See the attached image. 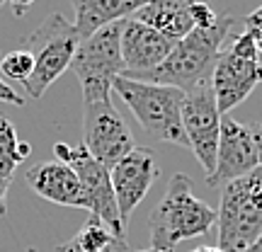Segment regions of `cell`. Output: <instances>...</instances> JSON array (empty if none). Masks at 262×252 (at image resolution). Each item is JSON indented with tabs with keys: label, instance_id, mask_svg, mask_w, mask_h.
<instances>
[{
	"label": "cell",
	"instance_id": "23",
	"mask_svg": "<svg viewBox=\"0 0 262 252\" xmlns=\"http://www.w3.org/2000/svg\"><path fill=\"white\" fill-rule=\"evenodd\" d=\"M0 102H8V104H15V107H22L25 104V97H19L12 87H10L3 78H0Z\"/></svg>",
	"mask_w": 262,
	"mask_h": 252
},
{
	"label": "cell",
	"instance_id": "5",
	"mask_svg": "<svg viewBox=\"0 0 262 252\" xmlns=\"http://www.w3.org/2000/svg\"><path fill=\"white\" fill-rule=\"evenodd\" d=\"M80 37L73 22L54 12L27 37V51L34 58V71L25 83V93L32 100H39L51 85L71 68L73 56L78 51Z\"/></svg>",
	"mask_w": 262,
	"mask_h": 252
},
{
	"label": "cell",
	"instance_id": "1",
	"mask_svg": "<svg viewBox=\"0 0 262 252\" xmlns=\"http://www.w3.org/2000/svg\"><path fill=\"white\" fill-rule=\"evenodd\" d=\"M241 22H243V17L219 15V19L211 27H204V29L194 27L187 37L175 41L170 56L158 68H153L148 73H139V75H124V78L143 80V83H156V85H170V87H178L182 93H187L196 83L211 78L216 58L224 51L228 37L233 34V29Z\"/></svg>",
	"mask_w": 262,
	"mask_h": 252
},
{
	"label": "cell",
	"instance_id": "8",
	"mask_svg": "<svg viewBox=\"0 0 262 252\" xmlns=\"http://www.w3.org/2000/svg\"><path fill=\"white\" fill-rule=\"evenodd\" d=\"M182 129L199 165L209 177L216 165V148H219V131H221V112L216 107L211 78L196 83L185 93L182 100Z\"/></svg>",
	"mask_w": 262,
	"mask_h": 252
},
{
	"label": "cell",
	"instance_id": "28",
	"mask_svg": "<svg viewBox=\"0 0 262 252\" xmlns=\"http://www.w3.org/2000/svg\"><path fill=\"white\" fill-rule=\"evenodd\" d=\"M248 17H250V19H262V5H260L257 10H255V12H250Z\"/></svg>",
	"mask_w": 262,
	"mask_h": 252
},
{
	"label": "cell",
	"instance_id": "15",
	"mask_svg": "<svg viewBox=\"0 0 262 252\" xmlns=\"http://www.w3.org/2000/svg\"><path fill=\"white\" fill-rule=\"evenodd\" d=\"M68 3L73 5L75 12L73 27L83 41L107 25L129 19L148 0H68Z\"/></svg>",
	"mask_w": 262,
	"mask_h": 252
},
{
	"label": "cell",
	"instance_id": "10",
	"mask_svg": "<svg viewBox=\"0 0 262 252\" xmlns=\"http://www.w3.org/2000/svg\"><path fill=\"white\" fill-rule=\"evenodd\" d=\"M112 179V192L117 199L119 216L126 223L129 216L136 211V206L146 199L148 189L158 179V165H156V153L146 146H134L119 163L110 168Z\"/></svg>",
	"mask_w": 262,
	"mask_h": 252
},
{
	"label": "cell",
	"instance_id": "2",
	"mask_svg": "<svg viewBox=\"0 0 262 252\" xmlns=\"http://www.w3.org/2000/svg\"><path fill=\"white\" fill-rule=\"evenodd\" d=\"M216 225V209L196 199L192 192V177L175 172L170 177L165 194L148 216L150 247L172 252L182 240L206 235Z\"/></svg>",
	"mask_w": 262,
	"mask_h": 252
},
{
	"label": "cell",
	"instance_id": "19",
	"mask_svg": "<svg viewBox=\"0 0 262 252\" xmlns=\"http://www.w3.org/2000/svg\"><path fill=\"white\" fill-rule=\"evenodd\" d=\"M34 71V58L27 49H12L5 56L0 58V73L10 78V80H17V83H27L29 75Z\"/></svg>",
	"mask_w": 262,
	"mask_h": 252
},
{
	"label": "cell",
	"instance_id": "18",
	"mask_svg": "<svg viewBox=\"0 0 262 252\" xmlns=\"http://www.w3.org/2000/svg\"><path fill=\"white\" fill-rule=\"evenodd\" d=\"M114 240H117V235H114L100 218L90 216L83 223V228H80L68 243L73 245L78 252H102L104 247H110Z\"/></svg>",
	"mask_w": 262,
	"mask_h": 252
},
{
	"label": "cell",
	"instance_id": "6",
	"mask_svg": "<svg viewBox=\"0 0 262 252\" xmlns=\"http://www.w3.org/2000/svg\"><path fill=\"white\" fill-rule=\"evenodd\" d=\"M122 25L124 19L107 25L78 44L71 68L83 87V104L112 100L114 78L126 73L122 58Z\"/></svg>",
	"mask_w": 262,
	"mask_h": 252
},
{
	"label": "cell",
	"instance_id": "4",
	"mask_svg": "<svg viewBox=\"0 0 262 252\" xmlns=\"http://www.w3.org/2000/svg\"><path fill=\"white\" fill-rule=\"evenodd\" d=\"M216 247L224 252H250L262 238V168L224 185L216 209Z\"/></svg>",
	"mask_w": 262,
	"mask_h": 252
},
{
	"label": "cell",
	"instance_id": "9",
	"mask_svg": "<svg viewBox=\"0 0 262 252\" xmlns=\"http://www.w3.org/2000/svg\"><path fill=\"white\" fill-rule=\"evenodd\" d=\"M83 146L88 153L107 170L136 146L129 126L112 100L83 104Z\"/></svg>",
	"mask_w": 262,
	"mask_h": 252
},
{
	"label": "cell",
	"instance_id": "25",
	"mask_svg": "<svg viewBox=\"0 0 262 252\" xmlns=\"http://www.w3.org/2000/svg\"><path fill=\"white\" fill-rule=\"evenodd\" d=\"M8 3L12 5V12H15V15H25L29 5H34V0H8Z\"/></svg>",
	"mask_w": 262,
	"mask_h": 252
},
{
	"label": "cell",
	"instance_id": "14",
	"mask_svg": "<svg viewBox=\"0 0 262 252\" xmlns=\"http://www.w3.org/2000/svg\"><path fill=\"white\" fill-rule=\"evenodd\" d=\"M27 179L29 189L37 196L47 199L51 204L58 206H71V209H85V194L80 187V179L73 170L68 168L61 160H47V163H37L34 168L27 170Z\"/></svg>",
	"mask_w": 262,
	"mask_h": 252
},
{
	"label": "cell",
	"instance_id": "20",
	"mask_svg": "<svg viewBox=\"0 0 262 252\" xmlns=\"http://www.w3.org/2000/svg\"><path fill=\"white\" fill-rule=\"evenodd\" d=\"M189 12H192V22H194V27H199V29L211 27L216 19H219V15L214 12V8L209 5V0H194Z\"/></svg>",
	"mask_w": 262,
	"mask_h": 252
},
{
	"label": "cell",
	"instance_id": "22",
	"mask_svg": "<svg viewBox=\"0 0 262 252\" xmlns=\"http://www.w3.org/2000/svg\"><path fill=\"white\" fill-rule=\"evenodd\" d=\"M243 25H245V32H250V34H253L255 47H257V54L262 56V19L243 17Z\"/></svg>",
	"mask_w": 262,
	"mask_h": 252
},
{
	"label": "cell",
	"instance_id": "3",
	"mask_svg": "<svg viewBox=\"0 0 262 252\" xmlns=\"http://www.w3.org/2000/svg\"><path fill=\"white\" fill-rule=\"evenodd\" d=\"M112 90L122 97V102L141 124V129L153 141L189 148L182 129V100H185L182 90L170 85L131 80L124 75L114 78Z\"/></svg>",
	"mask_w": 262,
	"mask_h": 252
},
{
	"label": "cell",
	"instance_id": "21",
	"mask_svg": "<svg viewBox=\"0 0 262 252\" xmlns=\"http://www.w3.org/2000/svg\"><path fill=\"white\" fill-rule=\"evenodd\" d=\"M56 252H78V250H75L71 243H63L56 247ZM102 252H131V247H129V243H126V238H117V240H114L110 247H104Z\"/></svg>",
	"mask_w": 262,
	"mask_h": 252
},
{
	"label": "cell",
	"instance_id": "7",
	"mask_svg": "<svg viewBox=\"0 0 262 252\" xmlns=\"http://www.w3.org/2000/svg\"><path fill=\"white\" fill-rule=\"evenodd\" d=\"M54 155H56V160L66 163L78 175L90 216L100 218L117 238H124L126 235V223L122 221L119 209H117L110 170L104 168L102 163H97L88 153V148L83 143L80 146H68V143L58 141V143H54Z\"/></svg>",
	"mask_w": 262,
	"mask_h": 252
},
{
	"label": "cell",
	"instance_id": "24",
	"mask_svg": "<svg viewBox=\"0 0 262 252\" xmlns=\"http://www.w3.org/2000/svg\"><path fill=\"white\" fill-rule=\"evenodd\" d=\"M253 131V143H255V155H257V165L262 168V124H255L250 126Z\"/></svg>",
	"mask_w": 262,
	"mask_h": 252
},
{
	"label": "cell",
	"instance_id": "13",
	"mask_svg": "<svg viewBox=\"0 0 262 252\" xmlns=\"http://www.w3.org/2000/svg\"><path fill=\"white\" fill-rule=\"evenodd\" d=\"M175 47V41L165 39L156 29L146 27L139 19H124L122 25V58H124V75H139L148 73L153 68H158L170 51Z\"/></svg>",
	"mask_w": 262,
	"mask_h": 252
},
{
	"label": "cell",
	"instance_id": "30",
	"mask_svg": "<svg viewBox=\"0 0 262 252\" xmlns=\"http://www.w3.org/2000/svg\"><path fill=\"white\" fill-rule=\"evenodd\" d=\"M5 3H8V0H0V8H3V5H5Z\"/></svg>",
	"mask_w": 262,
	"mask_h": 252
},
{
	"label": "cell",
	"instance_id": "27",
	"mask_svg": "<svg viewBox=\"0 0 262 252\" xmlns=\"http://www.w3.org/2000/svg\"><path fill=\"white\" fill-rule=\"evenodd\" d=\"M194 252H224V250H219L216 245H204V247H196Z\"/></svg>",
	"mask_w": 262,
	"mask_h": 252
},
{
	"label": "cell",
	"instance_id": "29",
	"mask_svg": "<svg viewBox=\"0 0 262 252\" xmlns=\"http://www.w3.org/2000/svg\"><path fill=\"white\" fill-rule=\"evenodd\" d=\"M134 252H160V250H153V247H150V250H134Z\"/></svg>",
	"mask_w": 262,
	"mask_h": 252
},
{
	"label": "cell",
	"instance_id": "17",
	"mask_svg": "<svg viewBox=\"0 0 262 252\" xmlns=\"http://www.w3.org/2000/svg\"><path fill=\"white\" fill-rule=\"evenodd\" d=\"M32 153V146L17 139V129L5 114H0V179L12 182L15 170Z\"/></svg>",
	"mask_w": 262,
	"mask_h": 252
},
{
	"label": "cell",
	"instance_id": "31",
	"mask_svg": "<svg viewBox=\"0 0 262 252\" xmlns=\"http://www.w3.org/2000/svg\"><path fill=\"white\" fill-rule=\"evenodd\" d=\"M27 252H37V250H34V247H29V250Z\"/></svg>",
	"mask_w": 262,
	"mask_h": 252
},
{
	"label": "cell",
	"instance_id": "11",
	"mask_svg": "<svg viewBox=\"0 0 262 252\" xmlns=\"http://www.w3.org/2000/svg\"><path fill=\"white\" fill-rule=\"evenodd\" d=\"M260 168L255 155L253 131L248 124L235 122L233 117H221L219 148H216L214 172L206 177L209 187H224L228 182L250 175Z\"/></svg>",
	"mask_w": 262,
	"mask_h": 252
},
{
	"label": "cell",
	"instance_id": "26",
	"mask_svg": "<svg viewBox=\"0 0 262 252\" xmlns=\"http://www.w3.org/2000/svg\"><path fill=\"white\" fill-rule=\"evenodd\" d=\"M12 182H8V179H0V218H3V214H5V196H8V189Z\"/></svg>",
	"mask_w": 262,
	"mask_h": 252
},
{
	"label": "cell",
	"instance_id": "16",
	"mask_svg": "<svg viewBox=\"0 0 262 252\" xmlns=\"http://www.w3.org/2000/svg\"><path fill=\"white\" fill-rule=\"evenodd\" d=\"M192 3L194 0H148L131 17L143 22L146 27L156 29L170 41H180L194 29L192 22Z\"/></svg>",
	"mask_w": 262,
	"mask_h": 252
},
{
	"label": "cell",
	"instance_id": "12",
	"mask_svg": "<svg viewBox=\"0 0 262 252\" xmlns=\"http://www.w3.org/2000/svg\"><path fill=\"white\" fill-rule=\"evenodd\" d=\"M262 83V61H245L224 49L211 71L216 107L221 117L248 100V95Z\"/></svg>",
	"mask_w": 262,
	"mask_h": 252
}]
</instances>
